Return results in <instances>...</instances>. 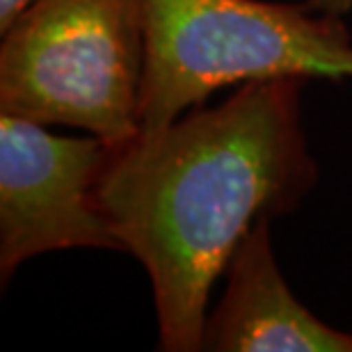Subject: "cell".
<instances>
[{
    "mask_svg": "<svg viewBox=\"0 0 352 352\" xmlns=\"http://www.w3.org/2000/svg\"><path fill=\"white\" fill-rule=\"evenodd\" d=\"M144 80L140 131H158L222 87L252 80L352 78V34L307 3L140 0Z\"/></svg>",
    "mask_w": 352,
    "mask_h": 352,
    "instance_id": "7a4b0ae2",
    "label": "cell"
},
{
    "mask_svg": "<svg viewBox=\"0 0 352 352\" xmlns=\"http://www.w3.org/2000/svg\"><path fill=\"white\" fill-rule=\"evenodd\" d=\"M0 32V112L105 144L140 133V0H32Z\"/></svg>",
    "mask_w": 352,
    "mask_h": 352,
    "instance_id": "3957f363",
    "label": "cell"
},
{
    "mask_svg": "<svg viewBox=\"0 0 352 352\" xmlns=\"http://www.w3.org/2000/svg\"><path fill=\"white\" fill-rule=\"evenodd\" d=\"M305 80L243 82L215 108L108 144L96 201L149 277L158 350H204L210 288L236 248L261 217L291 215L318 186Z\"/></svg>",
    "mask_w": 352,
    "mask_h": 352,
    "instance_id": "6da1fadb",
    "label": "cell"
},
{
    "mask_svg": "<svg viewBox=\"0 0 352 352\" xmlns=\"http://www.w3.org/2000/svg\"><path fill=\"white\" fill-rule=\"evenodd\" d=\"M307 5L311 10H318V12H327V14H348L352 10V0H307Z\"/></svg>",
    "mask_w": 352,
    "mask_h": 352,
    "instance_id": "52a82bcc",
    "label": "cell"
},
{
    "mask_svg": "<svg viewBox=\"0 0 352 352\" xmlns=\"http://www.w3.org/2000/svg\"><path fill=\"white\" fill-rule=\"evenodd\" d=\"M108 144L62 138L0 112V281L34 256L65 250L124 252L96 201Z\"/></svg>",
    "mask_w": 352,
    "mask_h": 352,
    "instance_id": "277c9868",
    "label": "cell"
},
{
    "mask_svg": "<svg viewBox=\"0 0 352 352\" xmlns=\"http://www.w3.org/2000/svg\"><path fill=\"white\" fill-rule=\"evenodd\" d=\"M272 217H261L227 265V286L208 311L204 350L210 352H352L343 332L309 311L288 288L272 252Z\"/></svg>",
    "mask_w": 352,
    "mask_h": 352,
    "instance_id": "5b68a950",
    "label": "cell"
},
{
    "mask_svg": "<svg viewBox=\"0 0 352 352\" xmlns=\"http://www.w3.org/2000/svg\"><path fill=\"white\" fill-rule=\"evenodd\" d=\"M32 0H0V30H5Z\"/></svg>",
    "mask_w": 352,
    "mask_h": 352,
    "instance_id": "8992f818",
    "label": "cell"
}]
</instances>
